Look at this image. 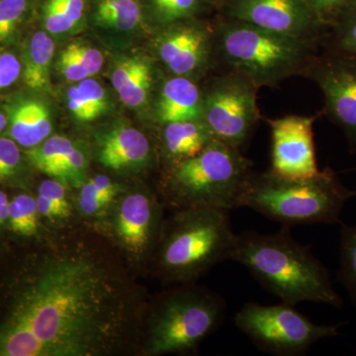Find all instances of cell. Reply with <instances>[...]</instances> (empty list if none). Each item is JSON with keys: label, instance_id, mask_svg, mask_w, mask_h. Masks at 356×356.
Wrapping results in <instances>:
<instances>
[{"label": "cell", "instance_id": "obj_1", "mask_svg": "<svg viewBox=\"0 0 356 356\" xmlns=\"http://www.w3.org/2000/svg\"><path fill=\"white\" fill-rule=\"evenodd\" d=\"M118 290L102 267L79 257L47 261L0 327V356L109 353L125 321Z\"/></svg>", "mask_w": 356, "mask_h": 356}, {"label": "cell", "instance_id": "obj_2", "mask_svg": "<svg viewBox=\"0 0 356 356\" xmlns=\"http://www.w3.org/2000/svg\"><path fill=\"white\" fill-rule=\"evenodd\" d=\"M229 259L243 264L255 280L288 305L301 302L341 308L343 299L334 289L329 271L297 242L284 226L271 235L248 232L236 235Z\"/></svg>", "mask_w": 356, "mask_h": 356}, {"label": "cell", "instance_id": "obj_3", "mask_svg": "<svg viewBox=\"0 0 356 356\" xmlns=\"http://www.w3.org/2000/svg\"><path fill=\"white\" fill-rule=\"evenodd\" d=\"M355 194L331 170L299 180L285 179L273 172L250 173L238 196V208H250L287 227L337 224Z\"/></svg>", "mask_w": 356, "mask_h": 356}, {"label": "cell", "instance_id": "obj_4", "mask_svg": "<svg viewBox=\"0 0 356 356\" xmlns=\"http://www.w3.org/2000/svg\"><path fill=\"white\" fill-rule=\"evenodd\" d=\"M222 57L257 88L273 86L307 70L311 60L309 39L267 31L243 21L222 23L218 31Z\"/></svg>", "mask_w": 356, "mask_h": 356}, {"label": "cell", "instance_id": "obj_5", "mask_svg": "<svg viewBox=\"0 0 356 356\" xmlns=\"http://www.w3.org/2000/svg\"><path fill=\"white\" fill-rule=\"evenodd\" d=\"M252 163L240 149L213 139L201 153L172 166L170 186L175 198L191 208H238Z\"/></svg>", "mask_w": 356, "mask_h": 356}, {"label": "cell", "instance_id": "obj_6", "mask_svg": "<svg viewBox=\"0 0 356 356\" xmlns=\"http://www.w3.org/2000/svg\"><path fill=\"white\" fill-rule=\"evenodd\" d=\"M173 226L159 257L161 269L170 277L191 280L229 259L236 235L232 229L229 211L191 208Z\"/></svg>", "mask_w": 356, "mask_h": 356}, {"label": "cell", "instance_id": "obj_7", "mask_svg": "<svg viewBox=\"0 0 356 356\" xmlns=\"http://www.w3.org/2000/svg\"><path fill=\"white\" fill-rule=\"evenodd\" d=\"M226 303L200 290L168 294L154 308L149 330V355L182 353L195 348L222 324Z\"/></svg>", "mask_w": 356, "mask_h": 356}, {"label": "cell", "instance_id": "obj_8", "mask_svg": "<svg viewBox=\"0 0 356 356\" xmlns=\"http://www.w3.org/2000/svg\"><path fill=\"white\" fill-rule=\"evenodd\" d=\"M235 324L252 343L274 355H303L314 343L339 336V325H317L294 306L247 303L236 312Z\"/></svg>", "mask_w": 356, "mask_h": 356}, {"label": "cell", "instance_id": "obj_9", "mask_svg": "<svg viewBox=\"0 0 356 356\" xmlns=\"http://www.w3.org/2000/svg\"><path fill=\"white\" fill-rule=\"evenodd\" d=\"M257 86L238 72L217 79L203 96L202 120L213 137L240 149L259 118Z\"/></svg>", "mask_w": 356, "mask_h": 356}, {"label": "cell", "instance_id": "obj_10", "mask_svg": "<svg viewBox=\"0 0 356 356\" xmlns=\"http://www.w3.org/2000/svg\"><path fill=\"white\" fill-rule=\"evenodd\" d=\"M307 70L324 93L325 113L356 151V56L332 49Z\"/></svg>", "mask_w": 356, "mask_h": 356}, {"label": "cell", "instance_id": "obj_11", "mask_svg": "<svg viewBox=\"0 0 356 356\" xmlns=\"http://www.w3.org/2000/svg\"><path fill=\"white\" fill-rule=\"evenodd\" d=\"M316 117L289 115L268 120L271 128V170L285 179H307L320 170L314 145Z\"/></svg>", "mask_w": 356, "mask_h": 356}, {"label": "cell", "instance_id": "obj_12", "mask_svg": "<svg viewBox=\"0 0 356 356\" xmlns=\"http://www.w3.org/2000/svg\"><path fill=\"white\" fill-rule=\"evenodd\" d=\"M231 19L240 20L267 31L309 39L324 26L305 0H229Z\"/></svg>", "mask_w": 356, "mask_h": 356}, {"label": "cell", "instance_id": "obj_13", "mask_svg": "<svg viewBox=\"0 0 356 356\" xmlns=\"http://www.w3.org/2000/svg\"><path fill=\"white\" fill-rule=\"evenodd\" d=\"M210 51L209 32L198 25L170 28L158 41L159 57L175 76L197 74L207 65Z\"/></svg>", "mask_w": 356, "mask_h": 356}, {"label": "cell", "instance_id": "obj_14", "mask_svg": "<svg viewBox=\"0 0 356 356\" xmlns=\"http://www.w3.org/2000/svg\"><path fill=\"white\" fill-rule=\"evenodd\" d=\"M156 224V206L149 196L135 193L124 198L117 216V229L123 243L136 254L146 252Z\"/></svg>", "mask_w": 356, "mask_h": 356}, {"label": "cell", "instance_id": "obj_15", "mask_svg": "<svg viewBox=\"0 0 356 356\" xmlns=\"http://www.w3.org/2000/svg\"><path fill=\"white\" fill-rule=\"evenodd\" d=\"M203 96L191 77L175 76L161 86L156 117L161 124L202 119Z\"/></svg>", "mask_w": 356, "mask_h": 356}, {"label": "cell", "instance_id": "obj_16", "mask_svg": "<svg viewBox=\"0 0 356 356\" xmlns=\"http://www.w3.org/2000/svg\"><path fill=\"white\" fill-rule=\"evenodd\" d=\"M149 158L151 143L137 129L114 131L105 138L100 147V163L114 170L146 165Z\"/></svg>", "mask_w": 356, "mask_h": 356}, {"label": "cell", "instance_id": "obj_17", "mask_svg": "<svg viewBox=\"0 0 356 356\" xmlns=\"http://www.w3.org/2000/svg\"><path fill=\"white\" fill-rule=\"evenodd\" d=\"M163 138L166 156L172 166L197 156L215 139L202 119L165 124Z\"/></svg>", "mask_w": 356, "mask_h": 356}, {"label": "cell", "instance_id": "obj_18", "mask_svg": "<svg viewBox=\"0 0 356 356\" xmlns=\"http://www.w3.org/2000/svg\"><path fill=\"white\" fill-rule=\"evenodd\" d=\"M51 123L49 110L38 102L23 103L14 110L10 135L20 146L33 147L50 135Z\"/></svg>", "mask_w": 356, "mask_h": 356}, {"label": "cell", "instance_id": "obj_19", "mask_svg": "<svg viewBox=\"0 0 356 356\" xmlns=\"http://www.w3.org/2000/svg\"><path fill=\"white\" fill-rule=\"evenodd\" d=\"M55 44L43 31L33 35L24 55L25 83L34 90H43L50 84V69Z\"/></svg>", "mask_w": 356, "mask_h": 356}, {"label": "cell", "instance_id": "obj_20", "mask_svg": "<svg viewBox=\"0 0 356 356\" xmlns=\"http://www.w3.org/2000/svg\"><path fill=\"white\" fill-rule=\"evenodd\" d=\"M142 0H95L92 18L102 27L130 31L144 17Z\"/></svg>", "mask_w": 356, "mask_h": 356}, {"label": "cell", "instance_id": "obj_21", "mask_svg": "<svg viewBox=\"0 0 356 356\" xmlns=\"http://www.w3.org/2000/svg\"><path fill=\"white\" fill-rule=\"evenodd\" d=\"M88 0H44L42 16L44 27L53 34L70 31L83 20Z\"/></svg>", "mask_w": 356, "mask_h": 356}, {"label": "cell", "instance_id": "obj_22", "mask_svg": "<svg viewBox=\"0 0 356 356\" xmlns=\"http://www.w3.org/2000/svg\"><path fill=\"white\" fill-rule=\"evenodd\" d=\"M74 147L72 140L63 136H54L31 147L28 156L35 168L51 177L54 170Z\"/></svg>", "mask_w": 356, "mask_h": 356}, {"label": "cell", "instance_id": "obj_23", "mask_svg": "<svg viewBox=\"0 0 356 356\" xmlns=\"http://www.w3.org/2000/svg\"><path fill=\"white\" fill-rule=\"evenodd\" d=\"M339 278L356 306V225L341 226Z\"/></svg>", "mask_w": 356, "mask_h": 356}, {"label": "cell", "instance_id": "obj_24", "mask_svg": "<svg viewBox=\"0 0 356 356\" xmlns=\"http://www.w3.org/2000/svg\"><path fill=\"white\" fill-rule=\"evenodd\" d=\"M149 13L163 24H172L198 13L207 0H145Z\"/></svg>", "mask_w": 356, "mask_h": 356}, {"label": "cell", "instance_id": "obj_25", "mask_svg": "<svg viewBox=\"0 0 356 356\" xmlns=\"http://www.w3.org/2000/svg\"><path fill=\"white\" fill-rule=\"evenodd\" d=\"M38 210L36 200L31 196L21 194L9 202L8 221L11 229L21 236H30L38 228Z\"/></svg>", "mask_w": 356, "mask_h": 356}, {"label": "cell", "instance_id": "obj_26", "mask_svg": "<svg viewBox=\"0 0 356 356\" xmlns=\"http://www.w3.org/2000/svg\"><path fill=\"white\" fill-rule=\"evenodd\" d=\"M152 84L153 70L151 65L146 60H142L135 74L117 92L124 104L130 107H140L147 102Z\"/></svg>", "mask_w": 356, "mask_h": 356}, {"label": "cell", "instance_id": "obj_27", "mask_svg": "<svg viewBox=\"0 0 356 356\" xmlns=\"http://www.w3.org/2000/svg\"><path fill=\"white\" fill-rule=\"evenodd\" d=\"M86 159L83 152L76 149L70 152L62 163L51 172V177L58 178V181L72 184V186H79L84 184L86 175Z\"/></svg>", "mask_w": 356, "mask_h": 356}, {"label": "cell", "instance_id": "obj_28", "mask_svg": "<svg viewBox=\"0 0 356 356\" xmlns=\"http://www.w3.org/2000/svg\"><path fill=\"white\" fill-rule=\"evenodd\" d=\"M323 25L332 26L356 6V0H305Z\"/></svg>", "mask_w": 356, "mask_h": 356}, {"label": "cell", "instance_id": "obj_29", "mask_svg": "<svg viewBox=\"0 0 356 356\" xmlns=\"http://www.w3.org/2000/svg\"><path fill=\"white\" fill-rule=\"evenodd\" d=\"M332 27V49L356 56V6Z\"/></svg>", "mask_w": 356, "mask_h": 356}, {"label": "cell", "instance_id": "obj_30", "mask_svg": "<svg viewBox=\"0 0 356 356\" xmlns=\"http://www.w3.org/2000/svg\"><path fill=\"white\" fill-rule=\"evenodd\" d=\"M29 0H0V41L15 31L29 8Z\"/></svg>", "mask_w": 356, "mask_h": 356}, {"label": "cell", "instance_id": "obj_31", "mask_svg": "<svg viewBox=\"0 0 356 356\" xmlns=\"http://www.w3.org/2000/svg\"><path fill=\"white\" fill-rule=\"evenodd\" d=\"M58 65H60V70H62L67 81H81L90 76L88 70H86V67L81 63V58L77 56L72 44H70L60 54V64Z\"/></svg>", "mask_w": 356, "mask_h": 356}, {"label": "cell", "instance_id": "obj_32", "mask_svg": "<svg viewBox=\"0 0 356 356\" xmlns=\"http://www.w3.org/2000/svg\"><path fill=\"white\" fill-rule=\"evenodd\" d=\"M76 86L83 93L96 116L102 115L107 107L106 97L102 86L95 79H88V77L79 81Z\"/></svg>", "mask_w": 356, "mask_h": 356}, {"label": "cell", "instance_id": "obj_33", "mask_svg": "<svg viewBox=\"0 0 356 356\" xmlns=\"http://www.w3.org/2000/svg\"><path fill=\"white\" fill-rule=\"evenodd\" d=\"M19 161L20 152L15 142L0 139V180L13 175Z\"/></svg>", "mask_w": 356, "mask_h": 356}, {"label": "cell", "instance_id": "obj_34", "mask_svg": "<svg viewBox=\"0 0 356 356\" xmlns=\"http://www.w3.org/2000/svg\"><path fill=\"white\" fill-rule=\"evenodd\" d=\"M40 195L44 196L55 204L64 213L65 217L70 215V207L67 195H65V185L57 180H44L40 185Z\"/></svg>", "mask_w": 356, "mask_h": 356}, {"label": "cell", "instance_id": "obj_35", "mask_svg": "<svg viewBox=\"0 0 356 356\" xmlns=\"http://www.w3.org/2000/svg\"><path fill=\"white\" fill-rule=\"evenodd\" d=\"M79 203H81V211L86 215L95 214L109 204L108 201L103 198L90 180L84 182L83 185Z\"/></svg>", "mask_w": 356, "mask_h": 356}, {"label": "cell", "instance_id": "obj_36", "mask_svg": "<svg viewBox=\"0 0 356 356\" xmlns=\"http://www.w3.org/2000/svg\"><path fill=\"white\" fill-rule=\"evenodd\" d=\"M67 104L79 120L88 122L97 118L77 86H72L67 90Z\"/></svg>", "mask_w": 356, "mask_h": 356}, {"label": "cell", "instance_id": "obj_37", "mask_svg": "<svg viewBox=\"0 0 356 356\" xmlns=\"http://www.w3.org/2000/svg\"><path fill=\"white\" fill-rule=\"evenodd\" d=\"M21 74V64L13 54L0 55V89L8 88L17 81Z\"/></svg>", "mask_w": 356, "mask_h": 356}, {"label": "cell", "instance_id": "obj_38", "mask_svg": "<svg viewBox=\"0 0 356 356\" xmlns=\"http://www.w3.org/2000/svg\"><path fill=\"white\" fill-rule=\"evenodd\" d=\"M74 51L81 58V63L88 70L89 74H97L103 65V56L99 51L91 47L84 46L81 44H72Z\"/></svg>", "mask_w": 356, "mask_h": 356}, {"label": "cell", "instance_id": "obj_39", "mask_svg": "<svg viewBox=\"0 0 356 356\" xmlns=\"http://www.w3.org/2000/svg\"><path fill=\"white\" fill-rule=\"evenodd\" d=\"M142 60L140 58H130V60H123L117 65L112 76V83L117 91L135 74Z\"/></svg>", "mask_w": 356, "mask_h": 356}, {"label": "cell", "instance_id": "obj_40", "mask_svg": "<svg viewBox=\"0 0 356 356\" xmlns=\"http://www.w3.org/2000/svg\"><path fill=\"white\" fill-rule=\"evenodd\" d=\"M90 181L92 182L95 188L102 194L105 200L108 201L109 203L112 202V200L116 196L117 192H118V188H117V185L114 184L108 177L99 175L90 179Z\"/></svg>", "mask_w": 356, "mask_h": 356}, {"label": "cell", "instance_id": "obj_41", "mask_svg": "<svg viewBox=\"0 0 356 356\" xmlns=\"http://www.w3.org/2000/svg\"><path fill=\"white\" fill-rule=\"evenodd\" d=\"M37 210L39 214L47 218H65L64 213L62 212L55 204L51 202L49 199L40 195L36 199Z\"/></svg>", "mask_w": 356, "mask_h": 356}, {"label": "cell", "instance_id": "obj_42", "mask_svg": "<svg viewBox=\"0 0 356 356\" xmlns=\"http://www.w3.org/2000/svg\"><path fill=\"white\" fill-rule=\"evenodd\" d=\"M9 201L6 194L0 191V225L8 220Z\"/></svg>", "mask_w": 356, "mask_h": 356}, {"label": "cell", "instance_id": "obj_43", "mask_svg": "<svg viewBox=\"0 0 356 356\" xmlns=\"http://www.w3.org/2000/svg\"><path fill=\"white\" fill-rule=\"evenodd\" d=\"M6 116H4L3 114L0 113V133H1L2 130H3V129L6 128Z\"/></svg>", "mask_w": 356, "mask_h": 356}]
</instances>
